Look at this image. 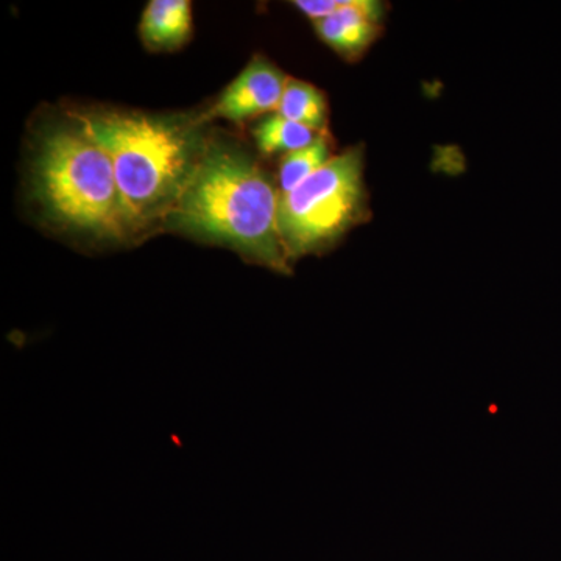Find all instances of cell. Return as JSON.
I'll list each match as a JSON object with an SVG mask.
<instances>
[{
  "instance_id": "obj_8",
  "label": "cell",
  "mask_w": 561,
  "mask_h": 561,
  "mask_svg": "<svg viewBox=\"0 0 561 561\" xmlns=\"http://www.w3.org/2000/svg\"><path fill=\"white\" fill-rule=\"evenodd\" d=\"M276 113L309 130L327 133L328 117H330L327 95L308 81L287 80Z\"/></svg>"
},
{
  "instance_id": "obj_7",
  "label": "cell",
  "mask_w": 561,
  "mask_h": 561,
  "mask_svg": "<svg viewBox=\"0 0 561 561\" xmlns=\"http://www.w3.org/2000/svg\"><path fill=\"white\" fill-rule=\"evenodd\" d=\"M190 0H151L140 20L142 43L153 51L176 50L192 36Z\"/></svg>"
},
{
  "instance_id": "obj_9",
  "label": "cell",
  "mask_w": 561,
  "mask_h": 561,
  "mask_svg": "<svg viewBox=\"0 0 561 561\" xmlns=\"http://www.w3.org/2000/svg\"><path fill=\"white\" fill-rule=\"evenodd\" d=\"M251 135H253L261 154L273 157V154L280 153L284 157V154L291 153V151L311 146L321 133L309 130L300 124H295V122L279 116L278 113H273L262 117L254 125Z\"/></svg>"
},
{
  "instance_id": "obj_3",
  "label": "cell",
  "mask_w": 561,
  "mask_h": 561,
  "mask_svg": "<svg viewBox=\"0 0 561 561\" xmlns=\"http://www.w3.org/2000/svg\"><path fill=\"white\" fill-rule=\"evenodd\" d=\"M31 181L33 198L55 227L98 241L133 238L110 154L69 114L41 128Z\"/></svg>"
},
{
  "instance_id": "obj_6",
  "label": "cell",
  "mask_w": 561,
  "mask_h": 561,
  "mask_svg": "<svg viewBox=\"0 0 561 561\" xmlns=\"http://www.w3.org/2000/svg\"><path fill=\"white\" fill-rule=\"evenodd\" d=\"M386 7L375 0H342L330 18L313 22L317 36L346 61H357L381 36Z\"/></svg>"
},
{
  "instance_id": "obj_4",
  "label": "cell",
  "mask_w": 561,
  "mask_h": 561,
  "mask_svg": "<svg viewBox=\"0 0 561 561\" xmlns=\"http://www.w3.org/2000/svg\"><path fill=\"white\" fill-rule=\"evenodd\" d=\"M364 168V147H351L297 190L280 195L278 227L290 264L331 250L346 232L370 220Z\"/></svg>"
},
{
  "instance_id": "obj_1",
  "label": "cell",
  "mask_w": 561,
  "mask_h": 561,
  "mask_svg": "<svg viewBox=\"0 0 561 561\" xmlns=\"http://www.w3.org/2000/svg\"><path fill=\"white\" fill-rule=\"evenodd\" d=\"M278 183L236 144L209 139L201 164L164 227L238 251L262 267L290 275L278 227Z\"/></svg>"
},
{
  "instance_id": "obj_5",
  "label": "cell",
  "mask_w": 561,
  "mask_h": 561,
  "mask_svg": "<svg viewBox=\"0 0 561 561\" xmlns=\"http://www.w3.org/2000/svg\"><path fill=\"white\" fill-rule=\"evenodd\" d=\"M289 77L284 76L267 58L254 57L247 68L225 88L202 121L242 122L276 113Z\"/></svg>"
},
{
  "instance_id": "obj_10",
  "label": "cell",
  "mask_w": 561,
  "mask_h": 561,
  "mask_svg": "<svg viewBox=\"0 0 561 561\" xmlns=\"http://www.w3.org/2000/svg\"><path fill=\"white\" fill-rule=\"evenodd\" d=\"M334 157L328 131L321 133L311 146L284 154L279 161L278 179H276L279 194L286 195L297 190L300 184L316 175Z\"/></svg>"
},
{
  "instance_id": "obj_2",
  "label": "cell",
  "mask_w": 561,
  "mask_h": 561,
  "mask_svg": "<svg viewBox=\"0 0 561 561\" xmlns=\"http://www.w3.org/2000/svg\"><path fill=\"white\" fill-rule=\"evenodd\" d=\"M110 154L131 236L164 227L201 164L205 122L114 108H69Z\"/></svg>"
}]
</instances>
